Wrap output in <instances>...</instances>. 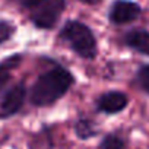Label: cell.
<instances>
[{
    "instance_id": "obj_1",
    "label": "cell",
    "mask_w": 149,
    "mask_h": 149,
    "mask_svg": "<svg viewBox=\"0 0 149 149\" xmlns=\"http://www.w3.org/2000/svg\"><path fill=\"white\" fill-rule=\"evenodd\" d=\"M74 85V76L66 67L56 64L42 72L35 79L29 91V102L34 107L44 108L54 105Z\"/></svg>"
},
{
    "instance_id": "obj_2",
    "label": "cell",
    "mask_w": 149,
    "mask_h": 149,
    "mask_svg": "<svg viewBox=\"0 0 149 149\" xmlns=\"http://www.w3.org/2000/svg\"><path fill=\"white\" fill-rule=\"evenodd\" d=\"M58 40L84 60H94L98 54V41L94 31L78 19H69L63 24Z\"/></svg>"
},
{
    "instance_id": "obj_3",
    "label": "cell",
    "mask_w": 149,
    "mask_h": 149,
    "mask_svg": "<svg viewBox=\"0 0 149 149\" xmlns=\"http://www.w3.org/2000/svg\"><path fill=\"white\" fill-rule=\"evenodd\" d=\"M38 29H53L58 24L66 0H10Z\"/></svg>"
},
{
    "instance_id": "obj_4",
    "label": "cell",
    "mask_w": 149,
    "mask_h": 149,
    "mask_svg": "<svg viewBox=\"0 0 149 149\" xmlns=\"http://www.w3.org/2000/svg\"><path fill=\"white\" fill-rule=\"evenodd\" d=\"M142 6L134 0H113L108 8L107 18L111 25L121 26L137 21L142 16Z\"/></svg>"
},
{
    "instance_id": "obj_5",
    "label": "cell",
    "mask_w": 149,
    "mask_h": 149,
    "mask_svg": "<svg viewBox=\"0 0 149 149\" xmlns=\"http://www.w3.org/2000/svg\"><path fill=\"white\" fill-rule=\"evenodd\" d=\"M26 94L28 89L24 82H18L6 89L0 97V118L6 120L16 116L25 104Z\"/></svg>"
},
{
    "instance_id": "obj_6",
    "label": "cell",
    "mask_w": 149,
    "mask_h": 149,
    "mask_svg": "<svg viewBox=\"0 0 149 149\" xmlns=\"http://www.w3.org/2000/svg\"><path fill=\"white\" fill-rule=\"evenodd\" d=\"M127 105H129V97L124 92L117 91V89L107 91L95 100L97 111L107 114V116L118 114V113L124 111L127 108Z\"/></svg>"
},
{
    "instance_id": "obj_7",
    "label": "cell",
    "mask_w": 149,
    "mask_h": 149,
    "mask_svg": "<svg viewBox=\"0 0 149 149\" xmlns=\"http://www.w3.org/2000/svg\"><path fill=\"white\" fill-rule=\"evenodd\" d=\"M121 42L132 51L149 57V29L132 28L121 35Z\"/></svg>"
},
{
    "instance_id": "obj_8",
    "label": "cell",
    "mask_w": 149,
    "mask_h": 149,
    "mask_svg": "<svg viewBox=\"0 0 149 149\" xmlns=\"http://www.w3.org/2000/svg\"><path fill=\"white\" fill-rule=\"evenodd\" d=\"M22 61H24V54L21 53L8 56L6 58L0 61V91L5 89V86L12 79V73L21 66Z\"/></svg>"
},
{
    "instance_id": "obj_9",
    "label": "cell",
    "mask_w": 149,
    "mask_h": 149,
    "mask_svg": "<svg viewBox=\"0 0 149 149\" xmlns=\"http://www.w3.org/2000/svg\"><path fill=\"white\" fill-rule=\"evenodd\" d=\"M73 132L76 134L78 139L81 140H88L91 137H95L98 134V126L95 124L94 120L86 118V117H81L74 121L73 124Z\"/></svg>"
},
{
    "instance_id": "obj_10",
    "label": "cell",
    "mask_w": 149,
    "mask_h": 149,
    "mask_svg": "<svg viewBox=\"0 0 149 149\" xmlns=\"http://www.w3.org/2000/svg\"><path fill=\"white\" fill-rule=\"evenodd\" d=\"M98 149H127V140L120 133L111 132L101 139Z\"/></svg>"
},
{
    "instance_id": "obj_11",
    "label": "cell",
    "mask_w": 149,
    "mask_h": 149,
    "mask_svg": "<svg viewBox=\"0 0 149 149\" xmlns=\"http://www.w3.org/2000/svg\"><path fill=\"white\" fill-rule=\"evenodd\" d=\"M133 82L136 85V88L143 92L145 95L149 97V63L140 64L134 73V78Z\"/></svg>"
},
{
    "instance_id": "obj_12",
    "label": "cell",
    "mask_w": 149,
    "mask_h": 149,
    "mask_svg": "<svg viewBox=\"0 0 149 149\" xmlns=\"http://www.w3.org/2000/svg\"><path fill=\"white\" fill-rule=\"evenodd\" d=\"M16 32V26L6 21V19H0V45L5 44L6 41H9Z\"/></svg>"
},
{
    "instance_id": "obj_13",
    "label": "cell",
    "mask_w": 149,
    "mask_h": 149,
    "mask_svg": "<svg viewBox=\"0 0 149 149\" xmlns=\"http://www.w3.org/2000/svg\"><path fill=\"white\" fill-rule=\"evenodd\" d=\"M78 2H81L84 5H88V6H100L104 0H78Z\"/></svg>"
}]
</instances>
